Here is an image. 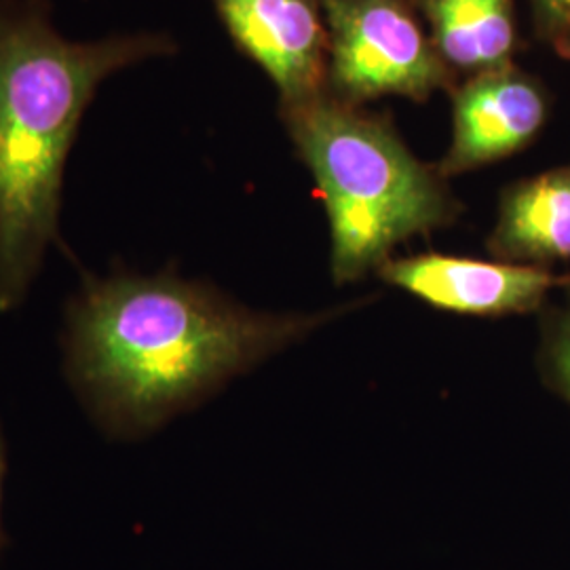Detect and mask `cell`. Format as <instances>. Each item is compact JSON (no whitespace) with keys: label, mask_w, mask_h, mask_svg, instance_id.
Listing matches in <instances>:
<instances>
[{"label":"cell","mask_w":570,"mask_h":570,"mask_svg":"<svg viewBox=\"0 0 570 570\" xmlns=\"http://www.w3.org/2000/svg\"><path fill=\"white\" fill-rule=\"evenodd\" d=\"M452 98V142L435 165L449 180L499 164L529 148L550 122L548 85L515 61L456 82Z\"/></svg>","instance_id":"obj_5"},{"label":"cell","mask_w":570,"mask_h":570,"mask_svg":"<svg viewBox=\"0 0 570 570\" xmlns=\"http://www.w3.org/2000/svg\"><path fill=\"white\" fill-rule=\"evenodd\" d=\"M322 9L330 98L348 106L385 96L428 102L459 82L410 0H322Z\"/></svg>","instance_id":"obj_4"},{"label":"cell","mask_w":570,"mask_h":570,"mask_svg":"<svg viewBox=\"0 0 570 570\" xmlns=\"http://www.w3.org/2000/svg\"><path fill=\"white\" fill-rule=\"evenodd\" d=\"M376 275L431 308L471 317L541 313L553 289H570V273L435 252L391 258Z\"/></svg>","instance_id":"obj_6"},{"label":"cell","mask_w":570,"mask_h":570,"mask_svg":"<svg viewBox=\"0 0 570 570\" xmlns=\"http://www.w3.org/2000/svg\"><path fill=\"white\" fill-rule=\"evenodd\" d=\"M235 47L265 70L279 106L327 94V28L322 0H214Z\"/></svg>","instance_id":"obj_7"},{"label":"cell","mask_w":570,"mask_h":570,"mask_svg":"<svg viewBox=\"0 0 570 570\" xmlns=\"http://www.w3.org/2000/svg\"><path fill=\"white\" fill-rule=\"evenodd\" d=\"M345 311H252L171 271L87 277L68 306L66 372L94 421L134 440Z\"/></svg>","instance_id":"obj_1"},{"label":"cell","mask_w":570,"mask_h":570,"mask_svg":"<svg viewBox=\"0 0 570 570\" xmlns=\"http://www.w3.org/2000/svg\"><path fill=\"white\" fill-rule=\"evenodd\" d=\"M171 51L159 32L72 41L47 0H0V311L20 306L58 242L68 155L98 89Z\"/></svg>","instance_id":"obj_2"},{"label":"cell","mask_w":570,"mask_h":570,"mask_svg":"<svg viewBox=\"0 0 570 570\" xmlns=\"http://www.w3.org/2000/svg\"><path fill=\"white\" fill-rule=\"evenodd\" d=\"M534 37L570 61V0H529Z\"/></svg>","instance_id":"obj_11"},{"label":"cell","mask_w":570,"mask_h":570,"mask_svg":"<svg viewBox=\"0 0 570 570\" xmlns=\"http://www.w3.org/2000/svg\"><path fill=\"white\" fill-rule=\"evenodd\" d=\"M539 315L537 366L541 381L570 406V289H564L560 303H550Z\"/></svg>","instance_id":"obj_10"},{"label":"cell","mask_w":570,"mask_h":570,"mask_svg":"<svg viewBox=\"0 0 570 570\" xmlns=\"http://www.w3.org/2000/svg\"><path fill=\"white\" fill-rule=\"evenodd\" d=\"M279 110L326 207L336 284L366 279L387 265L395 247L463 216L449 180L414 157L385 115L327 94Z\"/></svg>","instance_id":"obj_3"},{"label":"cell","mask_w":570,"mask_h":570,"mask_svg":"<svg viewBox=\"0 0 570 570\" xmlns=\"http://www.w3.org/2000/svg\"><path fill=\"white\" fill-rule=\"evenodd\" d=\"M428 21L429 39L463 81L513 63L520 32L513 0H410Z\"/></svg>","instance_id":"obj_9"},{"label":"cell","mask_w":570,"mask_h":570,"mask_svg":"<svg viewBox=\"0 0 570 570\" xmlns=\"http://www.w3.org/2000/svg\"><path fill=\"white\" fill-rule=\"evenodd\" d=\"M2 480H4V442L0 433V508H2ZM0 543H2V510H0Z\"/></svg>","instance_id":"obj_12"},{"label":"cell","mask_w":570,"mask_h":570,"mask_svg":"<svg viewBox=\"0 0 570 570\" xmlns=\"http://www.w3.org/2000/svg\"><path fill=\"white\" fill-rule=\"evenodd\" d=\"M492 258L551 268L570 263V164L508 184L487 239Z\"/></svg>","instance_id":"obj_8"}]
</instances>
